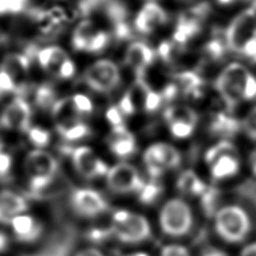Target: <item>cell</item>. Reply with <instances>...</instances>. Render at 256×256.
<instances>
[{
    "mask_svg": "<svg viewBox=\"0 0 256 256\" xmlns=\"http://www.w3.org/2000/svg\"><path fill=\"white\" fill-rule=\"evenodd\" d=\"M214 86L230 109L242 102L256 98V78L238 62H232L222 68L214 81Z\"/></svg>",
    "mask_w": 256,
    "mask_h": 256,
    "instance_id": "6da1fadb",
    "label": "cell"
},
{
    "mask_svg": "<svg viewBox=\"0 0 256 256\" xmlns=\"http://www.w3.org/2000/svg\"><path fill=\"white\" fill-rule=\"evenodd\" d=\"M24 168L28 178L30 192L34 196H40L58 179L60 163L51 153L38 148L27 153Z\"/></svg>",
    "mask_w": 256,
    "mask_h": 256,
    "instance_id": "7a4b0ae2",
    "label": "cell"
},
{
    "mask_svg": "<svg viewBox=\"0 0 256 256\" xmlns=\"http://www.w3.org/2000/svg\"><path fill=\"white\" fill-rule=\"evenodd\" d=\"M256 44V8H246L232 18L225 30V45L230 51L246 56Z\"/></svg>",
    "mask_w": 256,
    "mask_h": 256,
    "instance_id": "3957f363",
    "label": "cell"
},
{
    "mask_svg": "<svg viewBox=\"0 0 256 256\" xmlns=\"http://www.w3.org/2000/svg\"><path fill=\"white\" fill-rule=\"evenodd\" d=\"M250 218L240 206L228 204L214 214V230L222 240L227 243H242L250 232Z\"/></svg>",
    "mask_w": 256,
    "mask_h": 256,
    "instance_id": "277c9868",
    "label": "cell"
},
{
    "mask_svg": "<svg viewBox=\"0 0 256 256\" xmlns=\"http://www.w3.org/2000/svg\"><path fill=\"white\" fill-rule=\"evenodd\" d=\"M110 230L112 236L125 244L143 243L152 234L148 218L128 210H118L114 214Z\"/></svg>",
    "mask_w": 256,
    "mask_h": 256,
    "instance_id": "5b68a950",
    "label": "cell"
},
{
    "mask_svg": "<svg viewBox=\"0 0 256 256\" xmlns=\"http://www.w3.org/2000/svg\"><path fill=\"white\" fill-rule=\"evenodd\" d=\"M158 224L164 234L181 237L188 234L194 225V214L188 202L181 198H172L162 206Z\"/></svg>",
    "mask_w": 256,
    "mask_h": 256,
    "instance_id": "8992f818",
    "label": "cell"
},
{
    "mask_svg": "<svg viewBox=\"0 0 256 256\" xmlns=\"http://www.w3.org/2000/svg\"><path fill=\"white\" fill-rule=\"evenodd\" d=\"M204 155V161L209 166L210 176L214 180L230 179L240 171L238 152L232 142H219L212 146Z\"/></svg>",
    "mask_w": 256,
    "mask_h": 256,
    "instance_id": "52a82bcc",
    "label": "cell"
},
{
    "mask_svg": "<svg viewBox=\"0 0 256 256\" xmlns=\"http://www.w3.org/2000/svg\"><path fill=\"white\" fill-rule=\"evenodd\" d=\"M143 160L150 176L153 180H158L166 171L180 166L181 153L173 145L158 142L145 150Z\"/></svg>",
    "mask_w": 256,
    "mask_h": 256,
    "instance_id": "ba28073f",
    "label": "cell"
},
{
    "mask_svg": "<svg viewBox=\"0 0 256 256\" xmlns=\"http://www.w3.org/2000/svg\"><path fill=\"white\" fill-rule=\"evenodd\" d=\"M84 84L99 94H110L122 82L120 66L112 60H99L84 73Z\"/></svg>",
    "mask_w": 256,
    "mask_h": 256,
    "instance_id": "9c48e42d",
    "label": "cell"
},
{
    "mask_svg": "<svg viewBox=\"0 0 256 256\" xmlns=\"http://www.w3.org/2000/svg\"><path fill=\"white\" fill-rule=\"evenodd\" d=\"M106 181L109 190L120 194L132 192L138 194L145 184L140 171L134 166L126 162H120L112 168H109Z\"/></svg>",
    "mask_w": 256,
    "mask_h": 256,
    "instance_id": "30bf717a",
    "label": "cell"
},
{
    "mask_svg": "<svg viewBox=\"0 0 256 256\" xmlns=\"http://www.w3.org/2000/svg\"><path fill=\"white\" fill-rule=\"evenodd\" d=\"M33 50H27L25 53H9L0 63V70H2L12 78L16 86L17 96L24 97L27 91V80H28L32 56H36Z\"/></svg>",
    "mask_w": 256,
    "mask_h": 256,
    "instance_id": "8fae6325",
    "label": "cell"
},
{
    "mask_svg": "<svg viewBox=\"0 0 256 256\" xmlns=\"http://www.w3.org/2000/svg\"><path fill=\"white\" fill-rule=\"evenodd\" d=\"M30 104L22 96H16L9 102L0 115V127L9 130L27 132L32 127Z\"/></svg>",
    "mask_w": 256,
    "mask_h": 256,
    "instance_id": "7c38bea8",
    "label": "cell"
},
{
    "mask_svg": "<svg viewBox=\"0 0 256 256\" xmlns=\"http://www.w3.org/2000/svg\"><path fill=\"white\" fill-rule=\"evenodd\" d=\"M70 156L74 170L86 180L104 176L109 170L107 164L102 158H99L94 150L88 146L71 148Z\"/></svg>",
    "mask_w": 256,
    "mask_h": 256,
    "instance_id": "4fadbf2b",
    "label": "cell"
},
{
    "mask_svg": "<svg viewBox=\"0 0 256 256\" xmlns=\"http://www.w3.org/2000/svg\"><path fill=\"white\" fill-rule=\"evenodd\" d=\"M71 206L74 212L86 218H94L104 214L109 206L98 191L84 188L76 189L71 194Z\"/></svg>",
    "mask_w": 256,
    "mask_h": 256,
    "instance_id": "5bb4252c",
    "label": "cell"
},
{
    "mask_svg": "<svg viewBox=\"0 0 256 256\" xmlns=\"http://www.w3.org/2000/svg\"><path fill=\"white\" fill-rule=\"evenodd\" d=\"M168 22V15L166 9L153 0H148L135 16L134 28L143 35H150Z\"/></svg>",
    "mask_w": 256,
    "mask_h": 256,
    "instance_id": "9a60e30c",
    "label": "cell"
},
{
    "mask_svg": "<svg viewBox=\"0 0 256 256\" xmlns=\"http://www.w3.org/2000/svg\"><path fill=\"white\" fill-rule=\"evenodd\" d=\"M156 58V53L148 44L142 40L132 42L125 51L124 63L134 71L137 79H144L148 68Z\"/></svg>",
    "mask_w": 256,
    "mask_h": 256,
    "instance_id": "2e32d148",
    "label": "cell"
},
{
    "mask_svg": "<svg viewBox=\"0 0 256 256\" xmlns=\"http://www.w3.org/2000/svg\"><path fill=\"white\" fill-rule=\"evenodd\" d=\"M76 242V232L73 227L66 226L58 230L50 237L40 250L30 256H70Z\"/></svg>",
    "mask_w": 256,
    "mask_h": 256,
    "instance_id": "e0dca14e",
    "label": "cell"
},
{
    "mask_svg": "<svg viewBox=\"0 0 256 256\" xmlns=\"http://www.w3.org/2000/svg\"><path fill=\"white\" fill-rule=\"evenodd\" d=\"M107 143L112 153L120 158L132 156L137 150L135 136L124 125L112 127L107 137Z\"/></svg>",
    "mask_w": 256,
    "mask_h": 256,
    "instance_id": "ac0fdd59",
    "label": "cell"
},
{
    "mask_svg": "<svg viewBox=\"0 0 256 256\" xmlns=\"http://www.w3.org/2000/svg\"><path fill=\"white\" fill-rule=\"evenodd\" d=\"M51 115L58 134L81 122V115L78 112L71 98L58 99L52 108Z\"/></svg>",
    "mask_w": 256,
    "mask_h": 256,
    "instance_id": "d6986e66",
    "label": "cell"
},
{
    "mask_svg": "<svg viewBox=\"0 0 256 256\" xmlns=\"http://www.w3.org/2000/svg\"><path fill=\"white\" fill-rule=\"evenodd\" d=\"M28 208L24 196L10 190L0 191V224H10Z\"/></svg>",
    "mask_w": 256,
    "mask_h": 256,
    "instance_id": "ffe728a7",
    "label": "cell"
},
{
    "mask_svg": "<svg viewBox=\"0 0 256 256\" xmlns=\"http://www.w3.org/2000/svg\"><path fill=\"white\" fill-rule=\"evenodd\" d=\"M16 238L24 243H33L38 240L43 232V225L34 217L20 214L10 222Z\"/></svg>",
    "mask_w": 256,
    "mask_h": 256,
    "instance_id": "44dd1931",
    "label": "cell"
},
{
    "mask_svg": "<svg viewBox=\"0 0 256 256\" xmlns=\"http://www.w3.org/2000/svg\"><path fill=\"white\" fill-rule=\"evenodd\" d=\"M35 58L45 71L56 78L58 76V72L64 62L70 58L66 50L56 45L38 50Z\"/></svg>",
    "mask_w": 256,
    "mask_h": 256,
    "instance_id": "7402d4cb",
    "label": "cell"
},
{
    "mask_svg": "<svg viewBox=\"0 0 256 256\" xmlns=\"http://www.w3.org/2000/svg\"><path fill=\"white\" fill-rule=\"evenodd\" d=\"M166 125H189L196 127L198 124V115L194 108L186 104H176L168 106L163 114Z\"/></svg>",
    "mask_w": 256,
    "mask_h": 256,
    "instance_id": "603a6c76",
    "label": "cell"
},
{
    "mask_svg": "<svg viewBox=\"0 0 256 256\" xmlns=\"http://www.w3.org/2000/svg\"><path fill=\"white\" fill-rule=\"evenodd\" d=\"M98 30H99L97 28V25H96V22L91 20L90 17L84 18V20L76 25L72 33V48H74L76 51L84 52L86 44H88L91 38H92Z\"/></svg>",
    "mask_w": 256,
    "mask_h": 256,
    "instance_id": "cb8c5ba5",
    "label": "cell"
},
{
    "mask_svg": "<svg viewBox=\"0 0 256 256\" xmlns=\"http://www.w3.org/2000/svg\"><path fill=\"white\" fill-rule=\"evenodd\" d=\"M210 130L214 134L225 137V138H230V137L234 136L237 132L242 130V122L234 117L220 112L212 117V122H210Z\"/></svg>",
    "mask_w": 256,
    "mask_h": 256,
    "instance_id": "d4e9b609",
    "label": "cell"
},
{
    "mask_svg": "<svg viewBox=\"0 0 256 256\" xmlns=\"http://www.w3.org/2000/svg\"><path fill=\"white\" fill-rule=\"evenodd\" d=\"M176 184L182 192L191 196H204L207 191L204 181L194 171H184L178 179Z\"/></svg>",
    "mask_w": 256,
    "mask_h": 256,
    "instance_id": "484cf974",
    "label": "cell"
},
{
    "mask_svg": "<svg viewBox=\"0 0 256 256\" xmlns=\"http://www.w3.org/2000/svg\"><path fill=\"white\" fill-rule=\"evenodd\" d=\"M58 100L56 89L48 84H40L34 92V102L36 107L45 112L52 110Z\"/></svg>",
    "mask_w": 256,
    "mask_h": 256,
    "instance_id": "4316f807",
    "label": "cell"
},
{
    "mask_svg": "<svg viewBox=\"0 0 256 256\" xmlns=\"http://www.w3.org/2000/svg\"><path fill=\"white\" fill-rule=\"evenodd\" d=\"M176 84L178 86V89L181 88V90L184 91L186 94L196 96L198 92H200L204 82L202 79H201L196 73L186 71L178 74Z\"/></svg>",
    "mask_w": 256,
    "mask_h": 256,
    "instance_id": "83f0119b",
    "label": "cell"
},
{
    "mask_svg": "<svg viewBox=\"0 0 256 256\" xmlns=\"http://www.w3.org/2000/svg\"><path fill=\"white\" fill-rule=\"evenodd\" d=\"M110 40H112V35L109 34L108 32L99 30L97 33L91 38L88 44H86L84 52H89V53L102 52L108 46V44L110 43Z\"/></svg>",
    "mask_w": 256,
    "mask_h": 256,
    "instance_id": "f1b7e54d",
    "label": "cell"
},
{
    "mask_svg": "<svg viewBox=\"0 0 256 256\" xmlns=\"http://www.w3.org/2000/svg\"><path fill=\"white\" fill-rule=\"evenodd\" d=\"M110 0H78L76 15L78 17H90L98 9H102Z\"/></svg>",
    "mask_w": 256,
    "mask_h": 256,
    "instance_id": "f546056e",
    "label": "cell"
},
{
    "mask_svg": "<svg viewBox=\"0 0 256 256\" xmlns=\"http://www.w3.org/2000/svg\"><path fill=\"white\" fill-rule=\"evenodd\" d=\"M91 134V130L90 127L84 124V122H80L76 124L74 126H72L68 128V130L62 132L60 135L63 140H66L68 142H76L82 138H86Z\"/></svg>",
    "mask_w": 256,
    "mask_h": 256,
    "instance_id": "4dcf8cb0",
    "label": "cell"
},
{
    "mask_svg": "<svg viewBox=\"0 0 256 256\" xmlns=\"http://www.w3.org/2000/svg\"><path fill=\"white\" fill-rule=\"evenodd\" d=\"M27 136L30 143L40 150L46 148L51 142V132L40 127H30L27 132Z\"/></svg>",
    "mask_w": 256,
    "mask_h": 256,
    "instance_id": "1f68e13d",
    "label": "cell"
},
{
    "mask_svg": "<svg viewBox=\"0 0 256 256\" xmlns=\"http://www.w3.org/2000/svg\"><path fill=\"white\" fill-rule=\"evenodd\" d=\"M30 0H0V15H16L26 10Z\"/></svg>",
    "mask_w": 256,
    "mask_h": 256,
    "instance_id": "d6a6232c",
    "label": "cell"
},
{
    "mask_svg": "<svg viewBox=\"0 0 256 256\" xmlns=\"http://www.w3.org/2000/svg\"><path fill=\"white\" fill-rule=\"evenodd\" d=\"M160 194H161V186H158L156 180L148 182V184H146L145 182L144 186L138 192L140 201L145 204H152L153 201L156 200Z\"/></svg>",
    "mask_w": 256,
    "mask_h": 256,
    "instance_id": "836d02e7",
    "label": "cell"
},
{
    "mask_svg": "<svg viewBox=\"0 0 256 256\" xmlns=\"http://www.w3.org/2000/svg\"><path fill=\"white\" fill-rule=\"evenodd\" d=\"M73 104L76 108L78 112L80 115H88V114H91L94 112V104L91 102V99L88 97V96L82 94H76L71 97Z\"/></svg>",
    "mask_w": 256,
    "mask_h": 256,
    "instance_id": "e575fe53",
    "label": "cell"
},
{
    "mask_svg": "<svg viewBox=\"0 0 256 256\" xmlns=\"http://www.w3.org/2000/svg\"><path fill=\"white\" fill-rule=\"evenodd\" d=\"M242 130L248 136V138L256 140V106L250 110L242 122Z\"/></svg>",
    "mask_w": 256,
    "mask_h": 256,
    "instance_id": "d590c367",
    "label": "cell"
},
{
    "mask_svg": "<svg viewBox=\"0 0 256 256\" xmlns=\"http://www.w3.org/2000/svg\"><path fill=\"white\" fill-rule=\"evenodd\" d=\"M117 107L124 116H130L135 112L136 104L130 91H127V92L122 96L120 102V104H118Z\"/></svg>",
    "mask_w": 256,
    "mask_h": 256,
    "instance_id": "8d00e7d4",
    "label": "cell"
},
{
    "mask_svg": "<svg viewBox=\"0 0 256 256\" xmlns=\"http://www.w3.org/2000/svg\"><path fill=\"white\" fill-rule=\"evenodd\" d=\"M9 94H15L17 96L16 86L6 72L0 70V98Z\"/></svg>",
    "mask_w": 256,
    "mask_h": 256,
    "instance_id": "74e56055",
    "label": "cell"
},
{
    "mask_svg": "<svg viewBox=\"0 0 256 256\" xmlns=\"http://www.w3.org/2000/svg\"><path fill=\"white\" fill-rule=\"evenodd\" d=\"M160 256H191V253L184 245L168 244L161 250Z\"/></svg>",
    "mask_w": 256,
    "mask_h": 256,
    "instance_id": "f35d334b",
    "label": "cell"
},
{
    "mask_svg": "<svg viewBox=\"0 0 256 256\" xmlns=\"http://www.w3.org/2000/svg\"><path fill=\"white\" fill-rule=\"evenodd\" d=\"M12 158L6 152H0V180H6L10 174Z\"/></svg>",
    "mask_w": 256,
    "mask_h": 256,
    "instance_id": "ab89813d",
    "label": "cell"
},
{
    "mask_svg": "<svg viewBox=\"0 0 256 256\" xmlns=\"http://www.w3.org/2000/svg\"><path fill=\"white\" fill-rule=\"evenodd\" d=\"M106 118L109 124L112 127L124 125V115L120 112L117 106H112L108 108V110L106 112Z\"/></svg>",
    "mask_w": 256,
    "mask_h": 256,
    "instance_id": "60d3db41",
    "label": "cell"
},
{
    "mask_svg": "<svg viewBox=\"0 0 256 256\" xmlns=\"http://www.w3.org/2000/svg\"><path fill=\"white\" fill-rule=\"evenodd\" d=\"M112 230L110 226L106 230H102V228H94L88 232V238L90 240H92L94 243H99V242H102L106 238H108L109 236H112Z\"/></svg>",
    "mask_w": 256,
    "mask_h": 256,
    "instance_id": "b9f144b4",
    "label": "cell"
},
{
    "mask_svg": "<svg viewBox=\"0 0 256 256\" xmlns=\"http://www.w3.org/2000/svg\"><path fill=\"white\" fill-rule=\"evenodd\" d=\"M74 74H76V66L71 58H68V61L64 62L62 68H60L58 79L68 80V79H71V78L74 76Z\"/></svg>",
    "mask_w": 256,
    "mask_h": 256,
    "instance_id": "7bdbcfd3",
    "label": "cell"
},
{
    "mask_svg": "<svg viewBox=\"0 0 256 256\" xmlns=\"http://www.w3.org/2000/svg\"><path fill=\"white\" fill-rule=\"evenodd\" d=\"M240 256H256V242L255 243L246 245L245 248L242 250Z\"/></svg>",
    "mask_w": 256,
    "mask_h": 256,
    "instance_id": "ee69618b",
    "label": "cell"
},
{
    "mask_svg": "<svg viewBox=\"0 0 256 256\" xmlns=\"http://www.w3.org/2000/svg\"><path fill=\"white\" fill-rule=\"evenodd\" d=\"M74 256H104L100 250L96 248H86L80 250L79 253H76Z\"/></svg>",
    "mask_w": 256,
    "mask_h": 256,
    "instance_id": "f6af8a7d",
    "label": "cell"
},
{
    "mask_svg": "<svg viewBox=\"0 0 256 256\" xmlns=\"http://www.w3.org/2000/svg\"><path fill=\"white\" fill-rule=\"evenodd\" d=\"M7 244H8L7 236L2 234V232H0V252H2V250H6Z\"/></svg>",
    "mask_w": 256,
    "mask_h": 256,
    "instance_id": "bcb514c9",
    "label": "cell"
},
{
    "mask_svg": "<svg viewBox=\"0 0 256 256\" xmlns=\"http://www.w3.org/2000/svg\"><path fill=\"white\" fill-rule=\"evenodd\" d=\"M204 256H226V254L220 252V250H210V252L206 253Z\"/></svg>",
    "mask_w": 256,
    "mask_h": 256,
    "instance_id": "7dc6e473",
    "label": "cell"
},
{
    "mask_svg": "<svg viewBox=\"0 0 256 256\" xmlns=\"http://www.w3.org/2000/svg\"><path fill=\"white\" fill-rule=\"evenodd\" d=\"M126 256H150V255L144 253V252H135V253L128 254V255H126Z\"/></svg>",
    "mask_w": 256,
    "mask_h": 256,
    "instance_id": "c3c4849f",
    "label": "cell"
},
{
    "mask_svg": "<svg viewBox=\"0 0 256 256\" xmlns=\"http://www.w3.org/2000/svg\"><path fill=\"white\" fill-rule=\"evenodd\" d=\"M4 150V142L2 140V137H0V152H2Z\"/></svg>",
    "mask_w": 256,
    "mask_h": 256,
    "instance_id": "681fc988",
    "label": "cell"
}]
</instances>
